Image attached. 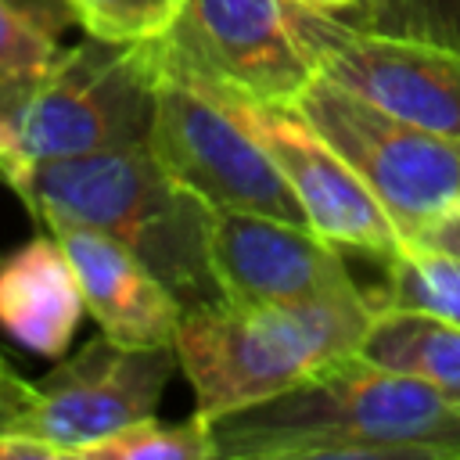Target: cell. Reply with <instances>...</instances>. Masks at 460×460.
Here are the masks:
<instances>
[{"mask_svg":"<svg viewBox=\"0 0 460 460\" xmlns=\"http://www.w3.org/2000/svg\"><path fill=\"white\" fill-rule=\"evenodd\" d=\"M208 431L216 460H460V402L359 352Z\"/></svg>","mask_w":460,"mask_h":460,"instance_id":"cell-1","label":"cell"},{"mask_svg":"<svg viewBox=\"0 0 460 460\" xmlns=\"http://www.w3.org/2000/svg\"><path fill=\"white\" fill-rule=\"evenodd\" d=\"M4 183L47 230L75 223L122 241L183 309L223 298L212 270L216 208L183 187L151 144L25 162Z\"/></svg>","mask_w":460,"mask_h":460,"instance_id":"cell-2","label":"cell"},{"mask_svg":"<svg viewBox=\"0 0 460 460\" xmlns=\"http://www.w3.org/2000/svg\"><path fill=\"white\" fill-rule=\"evenodd\" d=\"M374 313L370 295L302 305L216 298L183 309L176 359L194 392V413L205 420L223 417L295 388L331 359L359 352Z\"/></svg>","mask_w":460,"mask_h":460,"instance_id":"cell-3","label":"cell"},{"mask_svg":"<svg viewBox=\"0 0 460 460\" xmlns=\"http://www.w3.org/2000/svg\"><path fill=\"white\" fill-rule=\"evenodd\" d=\"M162 43H104L86 36L61 50L29 101L4 122L14 165L111 151L151 140ZM7 169V172H11Z\"/></svg>","mask_w":460,"mask_h":460,"instance_id":"cell-4","label":"cell"},{"mask_svg":"<svg viewBox=\"0 0 460 460\" xmlns=\"http://www.w3.org/2000/svg\"><path fill=\"white\" fill-rule=\"evenodd\" d=\"M345 29V18L302 0H187L162 43L212 83L295 104Z\"/></svg>","mask_w":460,"mask_h":460,"instance_id":"cell-5","label":"cell"},{"mask_svg":"<svg viewBox=\"0 0 460 460\" xmlns=\"http://www.w3.org/2000/svg\"><path fill=\"white\" fill-rule=\"evenodd\" d=\"M309 126L352 165L406 244L460 212V140L381 111L323 72L295 97Z\"/></svg>","mask_w":460,"mask_h":460,"instance_id":"cell-6","label":"cell"},{"mask_svg":"<svg viewBox=\"0 0 460 460\" xmlns=\"http://www.w3.org/2000/svg\"><path fill=\"white\" fill-rule=\"evenodd\" d=\"M147 144L158 162L212 208L305 223L302 205L266 147L237 115L226 86L187 68L165 43Z\"/></svg>","mask_w":460,"mask_h":460,"instance_id":"cell-7","label":"cell"},{"mask_svg":"<svg viewBox=\"0 0 460 460\" xmlns=\"http://www.w3.org/2000/svg\"><path fill=\"white\" fill-rule=\"evenodd\" d=\"M176 370V345L144 349L101 334L72 356L65 352L47 377L25 381L22 395L0 417V428L47 438L65 460H79L83 446L158 417V402Z\"/></svg>","mask_w":460,"mask_h":460,"instance_id":"cell-8","label":"cell"},{"mask_svg":"<svg viewBox=\"0 0 460 460\" xmlns=\"http://www.w3.org/2000/svg\"><path fill=\"white\" fill-rule=\"evenodd\" d=\"M223 86V83H219ZM230 101L255 140L266 147L295 201L305 212V226L323 241L352 252H367L381 262L395 259L406 241L370 187L352 172V165L309 126V119L284 101H252L230 90Z\"/></svg>","mask_w":460,"mask_h":460,"instance_id":"cell-9","label":"cell"},{"mask_svg":"<svg viewBox=\"0 0 460 460\" xmlns=\"http://www.w3.org/2000/svg\"><path fill=\"white\" fill-rule=\"evenodd\" d=\"M212 270L219 295L237 305H302L363 295L341 248L305 223L216 208Z\"/></svg>","mask_w":460,"mask_h":460,"instance_id":"cell-10","label":"cell"},{"mask_svg":"<svg viewBox=\"0 0 460 460\" xmlns=\"http://www.w3.org/2000/svg\"><path fill=\"white\" fill-rule=\"evenodd\" d=\"M323 75L395 119L460 140V50L349 25Z\"/></svg>","mask_w":460,"mask_h":460,"instance_id":"cell-11","label":"cell"},{"mask_svg":"<svg viewBox=\"0 0 460 460\" xmlns=\"http://www.w3.org/2000/svg\"><path fill=\"white\" fill-rule=\"evenodd\" d=\"M50 230L75 266L86 313L97 320L101 334L144 349L176 345L183 305L140 255L93 226L61 223Z\"/></svg>","mask_w":460,"mask_h":460,"instance_id":"cell-12","label":"cell"},{"mask_svg":"<svg viewBox=\"0 0 460 460\" xmlns=\"http://www.w3.org/2000/svg\"><path fill=\"white\" fill-rule=\"evenodd\" d=\"M86 316L75 266L54 230L0 259V334L40 359H61Z\"/></svg>","mask_w":460,"mask_h":460,"instance_id":"cell-13","label":"cell"},{"mask_svg":"<svg viewBox=\"0 0 460 460\" xmlns=\"http://www.w3.org/2000/svg\"><path fill=\"white\" fill-rule=\"evenodd\" d=\"M359 356L381 367L413 374L460 402V327L456 323L410 313V309H377L359 345Z\"/></svg>","mask_w":460,"mask_h":460,"instance_id":"cell-14","label":"cell"},{"mask_svg":"<svg viewBox=\"0 0 460 460\" xmlns=\"http://www.w3.org/2000/svg\"><path fill=\"white\" fill-rule=\"evenodd\" d=\"M374 309H410L460 327V255L431 244H406L385 262Z\"/></svg>","mask_w":460,"mask_h":460,"instance_id":"cell-15","label":"cell"},{"mask_svg":"<svg viewBox=\"0 0 460 460\" xmlns=\"http://www.w3.org/2000/svg\"><path fill=\"white\" fill-rule=\"evenodd\" d=\"M79 460H216L212 431L201 413L187 420L147 417L79 449Z\"/></svg>","mask_w":460,"mask_h":460,"instance_id":"cell-16","label":"cell"},{"mask_svg":"<svg viewBox=\"0 0 460 460\" xmlns=\"http://www.w3.org/2000/svg\"><path fill=\"white\" fill-rule=\"evenodd\" d=\"M61 58L58 36L0 4V122H7Z\"/></svg>","mask_w":460,"mask_h":460,"instance_id":"cell-17","label":"cell"},{"mask_svg":"<svg viewBox=\"0 0 460 460\" xmlns=\"http://www.w3.org/2000/svg\"><path fill=\"white\" fill-rule=\"evenodd\" d=\"M338 18H345L352 29L460 50V0H359Z\"/></svg>","mask_w":460,"mask_h":460,"instance_id":"cell-18","label":"cell"},{"mask_svg":"<svg viewBox=\"0 0 460 460\" xmlns=\"http://www.w3.org/2000/svg\"><path fill=\"white\" fill-rule=\"evenodd\" d=\"M75 25L104 43H144L162 40L187 0H68Z\"/></svg>","mask_w":460,"mask_h":460,"instance_id":"cell-19","label":"cell"},{"mask_svg":"<svg viewBox=\"0 0 460 460\" xmlns=\"http://www.w3.org/2000/svg\"><path fill=\"white\" fill-rule=\"evenodd\" d=\"M4 7H11L14 14H22L25 22H32L36 29L50 32L61 40V32L75 22V11L68 0H0Z\"/></svg>","mask_w":460,"mask_h":460,"instance_id":"cell-20","label":"cell"},{"mask_svg":"<svg viewBox=\"0 0 460 460\" xmlns=\"http://www.w3.org/2000/svg\"><path fill=\"white\" fill-rule=\"evenodd\" d=\"M0 460H65L61 449L47 438L0 428Z\"/></svg>","mask_w":460,"mask_h":460,"instance_id":"cell-21","label":"cell"},{"mask_svg":"<svg viewBox=\"0 0 460 460\" xmlns=\"http://www.w3.org/2000/svg\"><path fill=\"white\" fill-rule=\"evenodd\" d=\"M417 244H431V248H446V252H456L460 255V212L449 216L446 223H438L428 237H420Z\"/></svg>","mask_w":460,"mask_h":460,"instance_id":"cell-22","label":"cell"},{"mask_svg":"<svg viewBox=\"0 0 460 460\" xmlns=\"http://www.w3.org/2000/svg\"><path fill=\"white\" fill-rule=\"evenodd\" d=\"M22 388H25V377H18V374L7 367V359H0V417H4L7 406L22 395Z\"/></svg>","mask_w":460,"mask_h":460,"instance_id":"cell-23","label":"cell"},{"mask_svg":"<svg viewBox=\"0 0 460 460\" xmlns=\"http://www.w3.org/2000/svg\"><path fill=\"white\" fill-rule=\"evenodd\" d=\"M302 4H313V7L331 11V14H345V11H352L359 0H302Z\"/></svg>","mask_w":460,"mask_h":460,"instance_id":"cell-24","label":"cell"},{"mask_svg":"<svg viewBox=\"0 0 460 460\" xmlns=\"http://www.w3.org/2000/svg\"><path fill=\"white\" fill-rule=\"evenodd\" d=\"M0 359H4V356H0Z\"/></svg>","mask_w":460,"mask_h":460,"instance_id":"cell-25","label":"cell"}]
</instances>
